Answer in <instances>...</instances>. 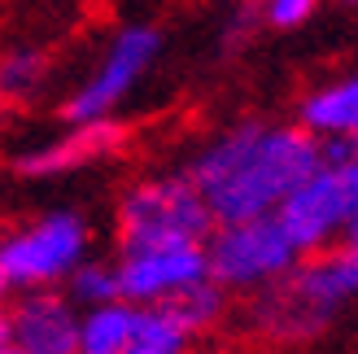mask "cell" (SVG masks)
I'll use <instances>...</instances> for the list:
<instances>
[{
	"instance_id": "obj_8",
	"label": "cell",
	"mask_w": 358,
	"mask_h": 354,
	"mask_svg": "<svg viewBox=\"0 0 358 354\" xmlns=\"http://www.w3.org/2000/svg\"><path fill=\"white\" fill-rule=\"evenodd\" d=\"M118 289L131 306H166L184 289L210 280L206 245H153V250L118 254Z\"/></svg>"
},
{
	"instance_id": "obj_3",
	"label": "cell",
	"mask_w": 358,
	"mask_h": 354,
	"mask_svg": "<svg viewBox=\"0 0 358 354\" xmlns=\"http://www.w3.org/2000/svg\"><path fill=\"white\" fill-rule=\"evenodd\" d=\"M214 215L184 171L136 180L118 201V254L153 245H206Z\"/></svg>"
},
{
	"instance_id": "obj_1",
	"label": "cell",
	"mask_w": 358,
	"mask_h": 354,
	"mask_svg": "<svg viewBox=\"0 0 358 354\" xmlns=\"http://www.w3.org/2000/svg\"><path fill=\"white\" fill-rule=\"evenodd\" d=\"M324 167L319 140L297 122H231L188 157V184L201 192L214 223L266 219Z\"/></svg>"
},
{
	"instance_id": "obj_19",
	"label": "cell",
	"mask_w": 358,
	"mask_h": 354,
	"mask_svg": "<svg viewBox=\"0 0 358 354\" xmlns=\"http://www.w3.org/2000/svg\"><path fill=\"white\" fill-rule=\"evenodd\" d=\"M9 350V320H5V311H0V354Z\"/></svg>"
},
{
	"instance_id": "obj_10",
	"label": "cell",
	"mask_w": 358,
	"mask_h": 354,
	"mask_svg": "<svg viewBox=\"0 0 358 354\" xmlns=\"http://www.w3.org/2000/svg\"><path fill=\"white\" fill-rule=\"evenodd\" d=\"M122 145H127V127H122V122H114V118L79 122V127H70L66 136L22 153L13 162V171L27 175V180H52V175H70L79 167H92V162H101V157L118 153Z\"/></svg>"
},
{
	"instance_id": "obj_17",
	"label": "cell",
	"mask_w": 358,
	"mask_h": 354,
	"mask_svg": "<svg viewBox=\"0 0 358 354\" xmlns=\"http://www.w3.org/2000/svg\"><path fill=\"white\" fill-rule=\"evenodd\" d=\"M258 27H262V0H236V5H231V13L223 17L219 48H223V52H241V48L258 35Z\"/></svg>"
},
{
	"instance_id": "obj_21",
	"label": "cell",
	"mask_w": 358,
	"mask_h": 354,
	"mask_svg": "<svg viewBox=\"0 0 358 354\" xmlns=\"http://www.w3.org/2000/svg\"><path fill=\"white\" fill-rule=\"evenodd\" d=\"M336 5H345V9H358V0H336Z\"/></svg>"
},
{
	"instance_id": "obj_18",
	"label": "cell",
	"mask_w": 358,
	"mask_h": 354,
	"mask_svg": "<svg viewBox=\"0 0 358 354\" xmlns=\"http://www.w3.org/2000/svg\"><path fill=\"white\" fill-rule=\"evenodd\" d=\"M315 9H319V0H262V27L297 31L301 22H310Z\"/></svg>"
},
{
	"instance_id": "obj_22",
	"label": "cell",
	"mask_w": 358,
	"mask_h": 354,
	"mask_svg": "<svg viewBox=\"0 0 358 354\" xmlns=\"http://www.w3.org/2000/svg\"><path fill=\"white\" fill-rule=\"evenodd\" d=\"M9 293V285H5V276H0V297H5Z\"/></svg>"
},
{
	"instance_id": "obj_11",
	"label": "cell",
	"mask_w": 358,
	"mask_h": 354,
	"mask_svg": "<svg viewBox=\"0 0 358 354\" xmlns=\"http://www.w3.org/2000/svg\"><path fill=\"white\" fill-rule=\"evenodd\" d=\"M297 127L315 140H358V75L315 87L297 110Z\"/></svg>"
},
{
	"instance_id": "obj_4",
	"label": "cell",
	"mask_w": 358,
	"mask_h": 354,
	"mask_svg": "<svg viewBox=\"0 0 358 354\" xmlns=\"http://www.w3.org/2000/svg\"><path fill=\"white\" fill-rule=\"evenodd\" d=\"M297 262H301V254L293 250V241L284 236L275 215L245 219V223H214V232L206 241L210 280L223 293H241V297L266 293L271 285H280Z\"/></svg>"
},
{
	"instance_id": "obj_5",
	"label": "cell",
	"mask_w": 358,
	"mask_h": 354,
	"mask_svg": "<svg viewBox=\"0 0 358 354\" xmlns=\"http://www.w3.org/2000/svg\"><path fill=\"white\" fill-rule=\"evenodd\" d=\"M87 245H92L87 219L75 210H52L0 241V276L9 289L22 293L57 289L87 258Z\"/></svg>"
},
{
	"instance_id": "obj_20",
	"label": "cell",
	"mask_w": 358,
	"mask_h": 354,
	"mask_svg": "<svg viewBox=\"0 0 358 354\" xmlns=\"http://www.w3.org/2000/svg\"><path fill=\"white\" fill-rule=\"evenodd\" d=\"M341 245H350V250H354V254H358V219H354V223H350V232H345V241H341Z\"/></svg>"
},
{
	"instance_id": "obj_14",
	"label": "cell",
	"mask_w": 358,
	"mask_h": 354,
	"mask_svg": "<svg viewBox=\"0 0 358 354\" xmlns=\"http://www.w3.org/2000/svg\"><path fill=\"white\" fill-rule=\"evenodd\" d=\"M188 346H192V337L171 320V311L140 306L136 332H131V341H127L122 354H188Z\"/></svg>"
},
{
	"instance_id": "obj_6",
	"label": "cell",
	"mask_w": 358,
	"mask_h": 354,
	"mask_svg": "<svg viewBox=\"0 0 358 354\" xmlns=\"http://www.w3.org/2000/svg\"><path fill=\"white\" fill-rule=\"evenodd\" d=\"M354 219H358V157L336 167H319L275 210V223L284 227V236L293 241V250L301 258L341 245Z\"/></svg>"
},
{
	"instance_id": "obj_13",
	"label": "cell",
	"mask_w": 358,
	"mask_h": 354,
	"mask_svg": "<svg viewBox=\"0 0 358 354\" xmlns=\"http://www.w3.org/2000/svg\"><path fill=\"white\" fill-rule=\"evenodd\" d=\"M227 306H231V293H223L214 280H201V285H192L179 297H171L162 311H171V320L184 328L188 337H201V332H214L227 320Z\"/></svg>"
},
{
	"instance_id": "obj_16",
	"label": "cell",
	"mask_w": 358,
	"mask_h": 354,
	"mask_svg": "<svg viewBox=\"0 0 358 354\" xmlns=\"http://www.w3.org/2000/svg\"><path fill=\"white\" fill-rule=\"evenodd\" d=\"M48 75V57L35 48H17L9 57H0V101H22Z\"/></svg>"
},
{
	"instance_id": "obj_15",
	"label": "cell",
	"mask_w": 358,
	"mask_h": 354,
	"mask_svg": "<svg viewBox=\"0 0 358 354\" xmlns=\"http://www.w3.org/2000/svg\"><path fill=\"white\" fill-rule=\"evenodd\" d=\"M66 297L75 302L79 311H96V306H110L122 302V289H118V267L114 262H101V258H83L66 280Z\"/></svg>"
},
{
	"instance_id": "obj_23",
	"label": "cell",
	"mask_w": 358,
	"mask_h": 354,
	"mask_svg": "<svg viewBox=\"0 0 358 354\" xmlns=\"http://www.w3.org/2000/svg\"><path fill=\"white\" fill-rule=\"evenodd\" d=\"M354 157H358V149H354Z\"/></svg>"
},
{
	"instance_id": "obj_7",
	"label": "cell",
	"mask_w": 358,
	"mask_h": 354,
	"mask_svg": "<svg viewBox=\"0 0 358 354\" xmlns=\"http://www.w3.org/2000/svg\"><path fill=\"white\" fill-rule=\"evenodd\" d=\"M157 52H162V31H157L153 22H127L110 40L101 66L92 70V79L79 83V92L62 105V118L70 122V127L114 118V110L131 97V87L149 75Z\"/></svg>"
},
{
	"instance_id": "obj_2",
	"label": "cell",
	"mask_w": 358,
	"mask_h": 354,
	"mask_svg": "<svg viewBox=\"0 0 358 354\" xmlns=\"http://www.w3.org/2000/svg\"><path fill=\"white\" fill-rule=\"evenodd\" d=\"M350 302H358V254L350 245H332L324 254L301 258L266 293L249 297V328L280 346L310 341Z\"/></svg>"
},
{
	"instance_id": "obj_9",
	"label": "cell",
	"mask_w": 358,
	"mask_h": 354,
	"mask_svg": "<svg viewBox=\"0 0 358 354\" xmlns=\"http://www.w3.org/2000/svg\"><path fill=\"white\" fill-rule=\"evenodd\" d=\"M9 350L17 354H75L79 346V306L57 289L22 293L5 311Z\"/></svg>"
},
{
	"instance_id": "obj_12",
	"label": "cell",
	"mask_w": 358,
	"mask_h": 354,
	"mask_svg": "<svg viewBox=\"0 0 358 354\" xmlns=\"http://www.w3.org/2000/svg\"><path fill=\"white\" fill-rule=\"evenodd\" d=\"M140 306L131 302H110L96 311H79V346L75 354H122L136 332Z\"/></svg>"
}]
</instances>
